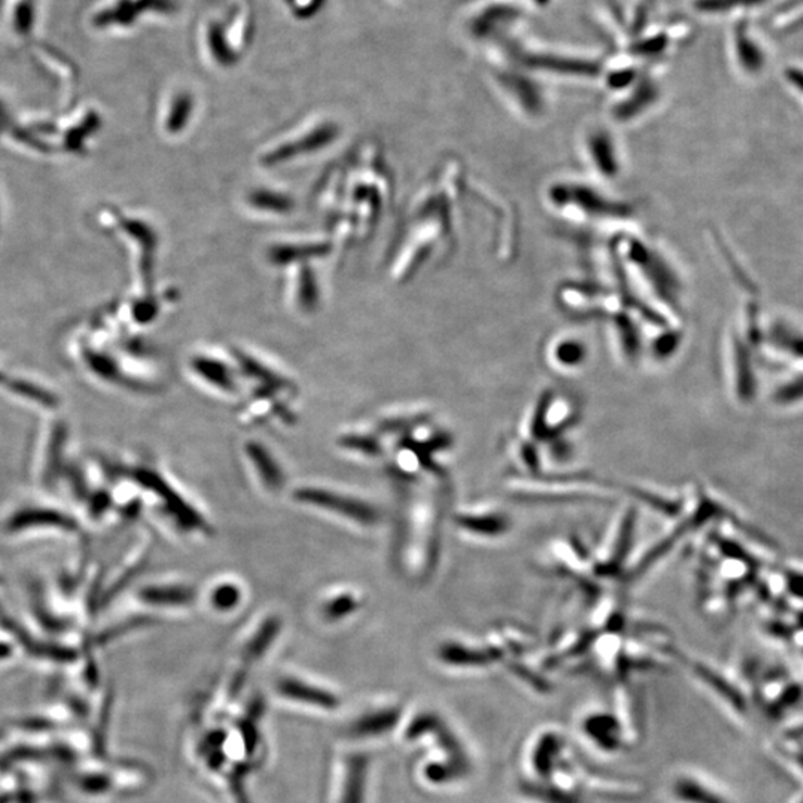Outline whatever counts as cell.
<instances>
[{"instance_id": "6da1fadb", "label": "cell", "mask_w": 803, "mask_h": 803, "mask_svg": "<svg viewBox=\"0 0 803 803\" xmlns=\"http://www.w3.org/2000/svg\"><path fill=\"white\" fill-rule=\"evenodd\" d=\"M520 500H585L609 497L608 485L596 484L586 476H521L511 484Z\"/></svg>"}, {"instance_id": "7a4b0ae2", "label": "cell", "mask_w": 803, "mask_h": 803, "mask_svg": "<svg viewBox=\"0 0 803 803\" xmlns=\"http://www.w3.org/2000/svg\"><path fill=\"white\" fill-rule=\"evenodd\" d=\"M620 518L621 520H617L600 552L592 560L596 579H616L624 569L629 541L633 539L634 524H636V511L628 508L622 512Z\"/></svg>"}, {"instance_id": "3957f363", "label": "cell", "mask_w": 803, "mask_h": 803, "mask_svg": "<svg viewBox=\"0 0 803 803\" xmlns=\"http://www.w3.org/2000/svg\"><path fill=\"white\" fill-rule=\"evenodd\" d=\"M295 499L301 504L316 506L324 511L339 513L361 525H373L380 521V512L367 501L355 497L341 496L323 488L304 487L296 489Z\"/></svg>"}, {"instance_id": "277c9868", "label": "cell", "mask_w": 803, "mask_h": 803, "mask_svg": "<svg viewBox=\"0 0 803 803\" xmlns=\"http://www.w3.org/2000/svg\"><path fill=\"white\" fill-rule=\"evenodd\" d=\"M456 524L461 532L480 539H499L511 528L508 513L493 505H477L457 513Z\"/></svg>"}, {"instance_id": "5b68a950", "label": "cell", "mask_w": 803, "mask_h": 803, "mask_svg": "<svg viewBox=\"0 0 803 803\" xmlns=\"http://www.w3.org/2000/svg\"><path fill=\"white\" fill-rule=\"evenodd\" d=\"M521 62L528 67L536 69L561 72V74L594 75L597 74L598 66L592 62L585 60H574L568 58H557V55H536L518 52Z\"/></svg>"}, {"instance_id": "8992f818", "label": "cell", "mask_w": 803, "mask_h": 803, "mask_svg": "<svg viewBox=\"0 0 803 803\" xmlns=\"http://www.w3.org/2000/svg\"><path fill=\"white\" fill-rule=\"evenodd\" d=\"M770 401L778 408L803 405V365L789 368L770 391Z\"/></svg>"}, {"instance_id": "52a82bcc", "label": "cell", "mask_w": 803, "mask_h": 803, "mask_svg": "<svg viewBox=\"0 0 803 803\" xmlns=\"http://www.w3.org/2000/svg\"><path fill=\"white\" fill-rule=\"evenodd\" d=\"M246 453L264 484L270 489H279L283 485V473L270 451L264 445L248 442Z\"/></svg>"}, {"instance_id": "ba28073f", "label": "cell", "mask_w": 803, "mask_h": 803, "mask_svg": "<svg viewBox=\"0 0 803 803\" xmlns=\"http://www.w3.org/2000/svg\"><path fill=\"white\" fill-rule=\"evenodd\" d=\"M279 689L284 697L305 702V704L327 706V709L339 705L335 694L329 693L323 689L315 688V686L305 685V683L299 680L288 678V680L280 683Z\"/></svg>"}, {"instance_id": "9c48e42d", "label": "cell", "mask_w": 803, "mask_h": 803, "mask_svg": "<svg viewBox=\"0 0 803 803\" xmlns=\"http://www.w3.org/2000/svg\"><path fill=\"white\" fill-rule=\"evenodd\" d=\"M520 15L515 8L509 5H496L487 8L472 24L473 35L484 38L504 27L505 24L513 22Z\"/></svg>"}, {"instance_id": "30bf717a", "label": "cell", "mask_w": 803, "mask_h": 803, "mask_svg": "<svg viewBox=\"0 0 803 803\" xmlns=\"http://www.w3.org/2000/svg\"><path fill=\"white\" fill-rule=\"evenodd\" d=\"M195 594L187 586H151L144 589L142 598L156 606H187L194 600Z\"/></svg>"}, {"instance_id": "8fae6325", "label": "cell", "mask_w": 803, "mask_h": 803, "mask_svg": "<svg viewBox=\"0 0 803 803\" xmlns=\"http://www.w3.org/2000/svg\"><path fill=\"white\" fill-rule=\"evenodd\" d=\"M441 658L449 665L482 666L489 664V654L481 649L469 648L466 645L449 642L441 649Z\"/></svg>"}, {"instance_id": "7c38bea8", "label": "cell", "mask_w": 803, "mask_h": 803, "mask_svg": "<svg viewBox=\"0 0 803 803\" xmlns=\"http://www.w3.org/2000/svg\"><path fill=\"white\" fill-rule=\"evenodd\" d=\"M674 794L686 803H728L721 794L693 778H681L674 786Z\"/></svg>"}, {"instance_id": "4fadbf2b", "label": "cell", "mask_w": 803, "mask_h": 803, "mask_svg": "<svg viewBox=\"0 0 803 803\" xmlns=\"http://www.w3.org/2000/svg\"><path fill=\"white\" fill-rule=\"evenodd\" d=\"M397 714L388 710V712H380L375 714H368L367 717L360 718L359 722L353 726L352 732L356 737H373V735L383 734L384 730L391 729L395 725Z\"/></svg>"}, {"instance_id": "5bb4252c", "label": "cell", "mask_w": 803, "mask_h": 803, "mask_svg": "<svg viewBox=\"0 0 803 803\" xmlns=\"http://www.w3.org/2000/svg\"><path fill=\"white\" fill-rule=\"evenodd\" d=\"M585 359V348L577 341H562L552 352V360L561 368H574Z\"/></svg>"}, {"instance_id": "9a60e30c", "label": "cell", "mask_w": 803, "mask_h": 803, "mask_svg": "<svg viewBox=\"0 0 803 803\" xmlns=\"http://www.w3.org/2000/svg\"><path fill=\"white\" fill-rule=\"evenodd\" d=\"M367 768V759L357 757L352 762L350 774H348L347 793H345L344 803H361L364 796L365 769Z\"/></svg>"}, {"instance_id": "2e32d148", "label": "cell", "mask_w": 803, "mask_h": 803, "mask_svg": "<svg viewBox=\"0 0 803 803\" xmlns=\"http://www.w3.org/2000/svg\"><path fill=\"white\" fill-rule=\"evenodd\" d=\"M279 628L280 622L277 620L265 622L263 628H260L259 632L255 634V637L252 638V641H248L246 648L247 658L260 657V654H263L265 650L268 649V646L271 645L272 640H275L277 633H279Z\"/></svg>"}, {"instance_id": "e0dca14e", "label": "cell", "mask_w": 803, "mask_h": 803, "mask_svg": "<svg viewBox=\"0 0 803 803\" xmlns=\"http://www.w3.org/2000/svg\"><path fill=\"white\" fill-rule=\"evenodd\" d=\"M737 52L740 55L742 67L747 72L761 71L763 64L761 51L754 46L753 40H749L742 31L737 35Z\"/></svg>"}, {"instance_id": "ac0fdd59", "label": "cell", "mask_w": 803, "mask_h": 803, "mask_svg": "<svg viewBox=\"0 0 803 803\" xmlns=\"http://www.w3.org/2000/svg\"><path fill=\"white\" fill-rule=\"evenodd\" d=\"M34 524H55V525H66V527H72V522L69 520H66V518L59 515V513L54 512H46V511H31V512H23L22 515H18L15 518L14 522H11V527L20 528L24 527V525H34Z\"/></svg>"}, {"instance_id": "d6986e66", "label": "cell", "mask_w": 803, "mask_h": 803, "mask_svg": "<svg viewBox=\"0 0 803 803\" xmlns=\"http://www.w3.org/2000/svg\"><path fill=\"white\" fill-rule=\"evenodd\" d=\"M586 730H588V734L591 735L594 740L600 742V745L608 747V749H610V747H616V744H614V742H616V740H614L616 732H613L614 723L612 718H589V722L586 723Z\"/></svg>"}, {"instance_id": "ffe728a7", "label": "cell", "mask_w": 803, "mask_h": 803, "mask_svg": "<svg viewBox=\"0 0 803 803\" xmlns=\"http://www.w3.org/2000/svg\"><path fill=\"white\" fill-rule=\"evenodd\" d=\"M357 609H359V600H356V597H353L352 594H343V596L332 598L327 602L324 614L331 620H341V617L356 612Z\"/></svg>"}, {"instance_id": "44dd1931", "label": "cell", "mask_w": 803, "mask_h": 803, "mask_svg": "<svg viewBox=\"0 0 803 803\" xmlns=\"http://www.w3.org/2000/svg\"><path fill=\"white\" fill-rule=\"evenodd\" d=\"M241 598L240 588L232 584L219 585L213 589L211 601L213 608L218 610H231L239 604Z\"/></svg>"}, {"instance_id": "7402d4cb", "label": "cell", "mask_w": 803, "mask_h": 803, "mask_svg": "<svg viewBox=\"0 0 803 803\" xmlns=\"http://www.w3.org/2000/svg\"><path fill=\"white\" fill-rule=\"evenodd\" d=\"M757 2H761V0H698L697 8L702 12H723Z\"/></svg>"}, {"instance_id": "603a6c76", "label": "cell", "mask_w": 803, "mask_h": 803, "mask_svg": "<svg viewBox=\"0 0 803 803\" xmlns=\"http://www.w3.org/2000/svg\"><path fill=\"white\" fill-rule=\"evenodd\" d=\"M196 369H199L201 375L206 377V379L211 380L212 383L218 384L222 388H230V380H228V375H225L224 369L218 367V365H212L211 361L200 360L199 364H196Z\"/></svg>"}, {"instance_id": "cb8c5ba5", "label": "cell", "mask_w": 803, "mask_h": 803, "mask_svg": "<svg viewBox=\"0 0 803 803\" xmlns=\"http://www.w3.org/2000/svg\"><path fill=\"white\" fill-rule=\"evenodd\" d=\"M666 43H668V40H666L665 36L658 35L645 40V42H638L637 46L634 47V51L640 55H657L665 50Z\"/></svg>"}, {"instance_id": "d4e9b609", "label": "cell", "mask_w": 803, "mask_h": 803, "mask_svg": "<svg viewBox=\"0 0 803 803\" xmlns=\"http://www.w3.org/2000/svg\"><path fill=\"white\" fill-rule=\"evenodd\" d=\"M343 444L347 448L359 449V451L373 454L379 451V445L371 437L364 436H348L345 437Z\"/></svg>"}, {"instance_id": "484cf974", "label": "cell", "mask_w": 803, "mask_h": 803, "mask_svg": "<svg viewBox=\"0 0 803 803\" xmlns=\"http://www.w3.org/2000/svg\"><path fill=\"white\" fill-rule=\"evenodd\" d=\"M534 2L539 3V5H546V3H549V0H534Z\"/></svg>"}]
</instances>
